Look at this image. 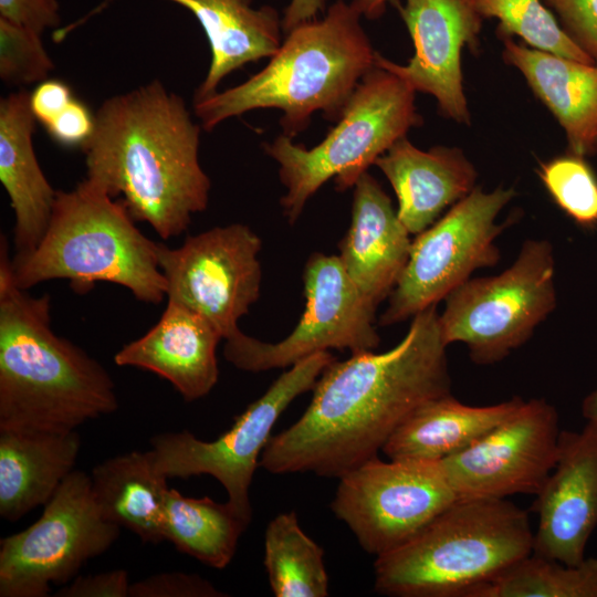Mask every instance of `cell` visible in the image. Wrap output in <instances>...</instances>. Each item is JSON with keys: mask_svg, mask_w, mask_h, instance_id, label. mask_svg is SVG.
<instances>
[{"mask_svg": "<svg viewBox=\"0 0 597 597\" xmlns=\"http://www.w3.org/2000/svg\"><path fill=\"white\" fill-rule=\"evenodd\" d=\"M446 349L432 305L412 317L391 349L335 359L318 377L300 419L271 436L259 467L274 474L339 479L377 457L416 408L451 392Z\"/></svg>", "mask_w": 597, "mask_h": 597, "instance_id": "6da1fadb", "label": "cell"}, {"mask_svg": "<svg viewBox=\"0 0 597 597\" xmlns=\"http://www.w3.org/2000/svg\"><path fill=\"white\" fill-rule=\"evenodd\" d=\"M201 129L185 100L158 80L114 95L95 112L94 130L81 147L86 178L122 196L133 219L164 240L178 237L209 203Z\"/></svg>", "mask_w": 597, "mask_h": 597, "instance_id": "7a4b0ae2", "label": "cell"}, {"mask_svg": "<svg viewBox=\"0 0 597 597\" xmlns=\"http://www.w3.org/2000/svg\"><path fill=\"white\" fill-rule=\"evenodd\" d=\"M118 408L96 359L51 326V297L17 285L0 242V430L69 432Z\"/></svg>", "mask_w": 597, "mask_h": 597, "instance_id": "3957f363", "label": "cell"}, {"mask_svg": "<svg viewBox=\"0 0 597 597\" xmlns=\"http://www.w3.org/2000/svg\"><path fill=\"white\" fill-rule=\"evenodd\" d=\"M352 2L337 0L322 19L301 23L269 63L241 84L193 102L205 130L259 108L282 111L283 134L303 132L315 112L337 121L362 78L375 66L376 51Z\"/></svg>", "mask_w": 597, "mask_h": 597, "instance_id": "277c9868", "label": "cell"}, {"mask_svg": "<svg viewBox=\"0 0 597 597\" xmlns=\"http://www.w3.org/2000/svg\"><path fill=\"white\" fill-rule=\"evenodd\" d=\"M125 203L85 177L69 191L57 190L48 228L30 252L11 259L14 282L23 290L55 279L76 293L97 282L129 290L136 300L158 304L167 283L157 242L135 226Z\"/></svg>", "mask_w": 597, "mask_h": 597, "instance_id": "5b68a950", "label": "cell"}, {"mask_svg": "<svg viewBox=\"0 0 597 597\" xmlns=\"http://www.w3.org/2000/svg\"><path fill=\"white\" fill-rule=\"evenodd\" d=\"M528 514L506 499H457L413 537L376 556L375 590L467 597L533 552Z\"/></svg>", "mask_w": 597, "mask_h": 597, "instance_id": "8992f818", "label": "cell"}, {"mask_svg": "<svg viewBox=\"0 0 597 597\" xmlns=\"http://www.w3.org/2000/svg\"><path fill=\"white\" fill-rule=\"evenodd\" d=\"M415 94L398 75L375 65L320 144L307 149L284 134L264 144L265 153L279 165L285 188L280 203L290 223L297 221L326 181L334 177L338 191L354 187L379 156L422 123Z\"/></svg>", "mask_w": 597, "mask_h": 597, "instance_id": "52a82bcc", "label": "cell"}, {"mask_svg": "<svg viewBox=\"0 0 597 597\" xmlns=\"http://www.w3.org/2000/svg\"><path fill=\"white\" fill-rule=\"evenodd\" d=\"M554 275L551 242L526 240L503 272L469 279L446 296L439 314L444 344H464L478 365L503 360L556 307Z\"/></svg>", "mask_w": 597, "mask_h": 597, "instance_id": "ba28073f", "label": "cell"}, {"mask_svg": "<svg viewBox=\"0 0 597 597\" xmlns=\"http://www.w3.org/2000/svg\"><path fill=\"white\" fill-rule=\"evenodd\" d=\"M101 514L90 474L73 470L25 530L0 541V597H45L118 538Z\"/></svg>", "mask_w": 597, "mask_h": 597, "instance_id": "9c48e42d", "label": "cell"}, {"mask_svg": "<svg viewBox=\"0 0 597 597\" xmlns=\"http://www.w3.org/2000/svg\"><path fill=\"white\" fill-rule=\"evenodd\" d=\"M334 360L325 350L290 366L213 441L186 430L154 436L149 451L156 469L167 479L211 475L227 491L228 501L252 519L249 489L276 420L295 398L313 389Z\"/></svg>", "mask_w": 597, "mask_h": 597, "instance_id": "30bf717a", "label": "cell"}, {"mask_svg": "<svg viewBox=\"0 0 597 597\" xmlns=\"http://www.w3.org/2000/svg\"><path fill=\"white\" fill-rule=\"evenodd\" d=\"M513 188L485 192L475 187L437 222L418 233L408 262L389 295L379 325L389 326L437 305L473 271L496 265L495 240L506 223H498L502 209L513 199Z\"/></svg>", "mask_w": 597, "mask_h": 597, "instance_id": "8fae6325", "label": "cell"}, {"mask_svg": "<svg viewBox=\"0 0 597 597\" xmlns=\"http://www.w3.org/2000/svg\"><path fill=\"white\" fill-rule=\"evenodd\" d=\"M305 308L282 341L268 343L242 331L227 339L224 358L251 373L286 368L318 352L374 350L380 343L375 306L346 273L338 255L313 253L303 273Z\"/></svg>", "mask_w": 597, "mask_h": 597, "instance_id": "7c38bea8", "label": "cell"}, {"mask_svg": "<svg viewBox=\"0 0 597 597\" xmlns=\"http://www.w3.org/2000/svg\"><path fill=\"white\" fill-rule=\"evenodd\" d=\"M457 499L440 461L375 457L339 478L331 507L362 548L379 556L409 541Z\"/></svg>", "mask_w": 597, "mask_h": 597, "instance_id": "4fadbf2b", "label": "cell"}, {"mask_svg": "<svg viewBox=\"0 0 597 597\" xmlns=\"http://www.w3.org/2000/svg\"><path fill=\"white\" fill-rule=\"evenodd\" d=\"M262 241L250 227L232 223L188 237L178 248L157 242L167 300L206 317L227 341L260 296Z\"/></svg>", "mask_w": 597, "mask_h": 597, "instance_id": "5bb4252c", "label": "cell"}, {"mask_svg": "<svg viewBox=\"0 0 597 597\" xmlns=\"http://www.w3.org/2000/svg\"><path fill=\"white\" fill-rule=\"evenodd\" d=\"M561 433L553 405L543 398L524 400L504 421L440 463L458 499L536 495L556 464Z\"/></svg>", "mask_w": 597, "mask_h": 597, "instance_id": "9a60e30c", "label": "cell"}, {"mask_svg": "<svg viewBox=\"0 0 597 597\" xmlns=\"http://www.w3.org/2000/svg\"><path fill=\"white\" fill-rule=\"evenodd\" d=\"M397 7L415 54L400 65L376 52L375 65L395 73L415 92L432 95L446 117L470 124L461 51L464 45L476 48L483 18L472 0H405Z\"/></svg>", "mask_w": 597, "mask_h": 597, "instance_id": "2e32d148", "label": "cell"}, {"mask_svg": "<svg viewBox=\"0 0 597 597\" xmlns=\"http://www.w3.org/2000/svg\"><path fill=\"white\" fill-rule=\"evenodd\" d=\"M535 496L533 553L567 565L580 564L597 526L596 425L562 431L556 464Z\"/></svg>", "mask_w": 597, "mask_h": 597, "instance_id": "e0dca14e", "label": "cell"}, {"mask_svg": "<svg viewBox=\"0 0 597 597\" xmlns=\"http://www.w3.org/2000/svg\"><path fill=\"white\" fill-rule=\"evenodd\" d=\"M116 0H102L77 21L53 33L61 42L72 31L102 13ZM189 10L207 36L211 60L206 77L195 92L193 102L218 91L219 84L247 63L273 56L282 44V18L272 6L254 7L253 0H166Z\"/></svg>", "mask_w": 597, "mask_h": 597, "instance_id": "ac0fdd59", "label": "cell"}, {"mask_svg": "<svg viewBox=\"0 0 597 597\" xmlns=\"http://www.w3.org/2000/svg\"><path fill=\"white\" fill-rule=\"evenodd\" d=\"M222 336L202 315L167 300L158 322L114 356L117 366L138 367L168 380L186 401L207 396L219 379Z\"/></svg>", "mask_w": 597, "mask_h": 597, "instance_id": "d6986e66", "label": "cell"}, {"mask_svg": "<svg viewBox=\"0 0 597 597\" xmlns=\"http://www.w3.org/2000/svg\"><path fill=\"white\" fill-rule=\"evenodd\" d=\"M353 188L350 226L338 256L363 295L378 306L396 286L412 241L389 196L368 171Z\"/></svg>", "mask_w": 597, "mask_h": 597, "instance_id": "ffe728a7", "label": "cell"}, {"mask_svg": "<svg viewBox=\"0 0 597 597\" xmlns=\"http://www.w3.org/2000/svg\"><path fill=\"white\" fill-rule=\"evenodd\" d=\"M374 165L390 182L398 217L410 234L429 228L446 208L476 187L478 172L458 147L436 146L425 151L402 137Z\"/></svg>", "mask_w": 597, "mask_h": 597, "instance_id": "44dd1931", "label": "cell"}, {"mask_svg": "<svg viewBox=\"0 0 597 597\" xmlns=\"http://www.w3.org/2000/svg\"><path fill=\"white\" fill-rule=\"evenodd\" d=\"M35 117L30 93L19 90L0 101V180L14 216L15 254L32 251L51 219L56 191L38 161L33 134Z\"/></svg>", "mask_w": 597, "mask_h": 597, "instance_id": "7402d4cb", "label": "cell"}, {"mask_svg": "<svg viewBox=\"0 0 597 597\" xmlns=\"http://www.w3.org/2000/svg\"><path fill=\"white\" fill-rule=\"evenodd\" d=\"M503 41V60L517 69L565 132L569 153H597V65Z\"/></svg>", "mask_w": 597, "mask_h": 597, "instance_id": "603a6c76", "label": "cell"}, {"mask_svg": "<svg viewBox=\"0 0 597 597\" xmlns=\"http://www.w3.org/2000/svg\"><path fill=\"white\" fill-rule=\"evenodd\" d=\"M80 446L76 430H0V516L15 522L45 505L74 470Z\"/></svg>", "mask_w": 597, "mask_h": 597, "instance_id": "cb8c5ba5", "label": "cell"}, {"mask_svg": "<svg viewBox=\"0 0 597 597\" xmlns=\"http://www.w3.org/2000/svg\"><path fill=\"white\" fill-rule=\"evenodd\" d=\"M524 401L513 397L491 406H470L451 392L416 408L394 431L381 451L388 459L440 461L483 437Z\"/></svg>", "mask_w": 597, "mask_h": 597, "instance_id": "d4e9b609", "label": "cell"}, {"mask_svg": "<svg viewBox=\"0 0 597 597\" xmlns=\"http://www.w3.org/2000/svg\"><path fill=\"white\" fill-rule=\"evenodd\" d=\"M93 496L104 519L128 528L144 543L165 541L167 478L150 451L109 458L92 469Z\"/></svg>", "mask_w": 597, "mask_h": 597, "instance_id": "484cf974", "label": "cell"}, {"mask_svg": "<svg viewBox=\"0 0 597 597\" xmlns=\"http://www.w3.org/2000/svg\"><path fill=\"white\" fill-rule=\"evenodd\" d=\"M252 519L229 501L208 496L187 498L168 489L165 505V541L205 565L222 569L232 561L238 542Z\"/></svg>", "mask_w": 597, "mask_h": 597, "instance_id": "4316f807", "label": "cell"}, {"mask_svg": "<svg viewBox=\"0 0 597 597\" xmlns=\"http://www.w3.org/2000/svg\"><path fill=\"white\" fill-rule=\"evenodd\" d=\"M263 564L276 597H326L324 551L302 530L295 512L276 515L265 530Z\"/></svg>", "mask_w": 597, "mask_h": 597, "instance_id": "83f0119b", "label": "cell"}, {"mask_svg": "<svg viewBox=\"0 0 597 597\" xmlns=\"http://www.w3.org/2000/svg\"><path fill=\"white\" fill-rule=\"evenodd\" d=\"M467 597H597V559L567 565L532 552Z\"/></svg>", "mask_w": 597, "mask_h": 597, "instance_id": "f1b7e54d", "label": "cell"}, {"mask_svg": "<svg viewBox=\"0 0 597 597\" xmlns=\"http://www.w3.org/2000/svg\"><path fill=\"white\" fill-rule=\"evenodd\" d=\"M472 3L482 18L498 19L500 38L516 35L530 48L595 64L542 0H472Z\"/></svg>", "mask_w": 597, "mask_h": 597, "instance_id": "f546056e", "label": "cell"}, {"mask_svg": "<svg viewBox=\"0 0 597 597\" xmlns=\"http://www.w3.org/2000/svg\"><path fill=\"white\" fill-rule=\"evenodd\" d=\"M538 176L569 218L585 228L597 226V177L584 157H556L541 166Z\"/></svg>", "mask_w": 597, "mask_h": 597, "instance_id": "4dcf8cb0", "label": "cell"}, {"mask_svg": "<svg viewBox=\"0 0 597 597\" xmlns=\"http://www.w3.org/2000/svg\"><path fill=\"white\" fill-rule=\"evenodd\" d=\"M41 35L0 18V78L3 83L24 86L48 80L54 63Z\"/></svg>", "mask_w": 597, "mask_h": 597, "instance_id": "1f68e13d", "label": "cell"}, {"mask_svg": "<svg viewBox=\"0 0 597 597\" xmlns=\"http://www.w3.org/2000/svg\"><path fill=\"white\" fill-rule=\"evenodd\" d=\"M568 36L597 65V0H544Z\"/></svg>", "mask_w": 597, "mask_h": 597, "instance_id": "d6a6232c", "label": "cell"}, {"mask_svg": "<svg viewBox=\"0 0 597 597\" xmlns=\"http://www.w3.org/2000/svg\"><path fill=\"white\" fill-rule=\"evenodd\" d=\"M210 582L197 574L160 573L130 584L129 597H221Z\"/></svg>", "mask_w": 597, "mask_h": 597, "instance_id": "836d02e7", "label": "cell"}, {"mask_svg": "<svg viewBox=\"0 0 597 597\" xmlns=\"http://www.w3.org/2000/svg\"><path fill=\"white\" fill-rule=\"evenodd\" d=\"M95 126V114L81 101L70 104L48 125L50 137L65 147H82L91 137Z\"/></svg>", "mask_w": 597, "mask_h": 597, "instance_id": "e575fe53", "label": "cell"}, {"mask_svg": "<svg viewBox=\"0 0 597 597\" xmlns=\"http://www.w3.org/2000/svg\"><path fill=\"white\" fill-rule=\"evenodd\" d=\"M0 18L43 33L61 24L59 0H0Z\"/></svg>", "mask_w": 597, "mask_h": 597, "instance_id": "d590c367", "label": "cell"}, {"mask_svg": "<svg viewBox=\"0 0 597 597\" xmlns=\"http://www.w3.org/2000/svg\"><path fill=\"white\" fill-rule=\"evenodd\" d=\"M128 574L124 569L76 576L62 586L56 597H127L129 596Z\"/></svg>", "mask_w": 597, "mask_h": 597, "instance_id": "8d00e7d4", "label": "cell"}, {"mask_svg": "<svg viewBox=\"0 0 597 597\" xmlns=\"http://www.w3.org/2000/svg\"><path fill=\"white\" fill-rule=\"evenodd\" d=\"M70 86L60 80H45L30 93V107L43 126L52 122L73 100Z\"/></svg>", "mask_w": 597, "mask_h": 597, "instance_id": "74e56055", "label": "cell"}, {"mask_svg": "<svg viewBox=\"0 0 597 597\" xmlns=\"http://www.w3.org/2000/svg\"><path fill=\"white\" fill-rule=\"evenodd\" d=\"M324 7L325 0H291L283 13V30L289 32L301 23L316 19Z\"/></svg>", "mask_w": 597, "mask_h": 597, "instance_id": "f35d334b", "label": "cell"}, {"mask_svg": "<svg viewBox=\"0 0 597 597\" xmlns=\"http://www.w3.org/2000/svg\"><path fill=\"white\" fill-rule=\"evenodd\" d=\"M390 0H352L356 10L367 19H377L386 10V3Z\"/></svg>", "mask_w": 597, "mask_h": 597, "instance_id": "ab89813d", "label": "cell"}, {"mask_svg": "<svg viewBox=\"0 0 597 597\" xmlns=\"http://www.w3.org/2000/svg\"><path fill=\"white\" fill-rule=\"evenodd\" d=\"M582 413L587 422L597 426V388L583 400Z\"/></svg>", "mask_w": 597, "mask_h": 597, "instance_id": "60d3db41", "label": "cell"}]
</instances>
